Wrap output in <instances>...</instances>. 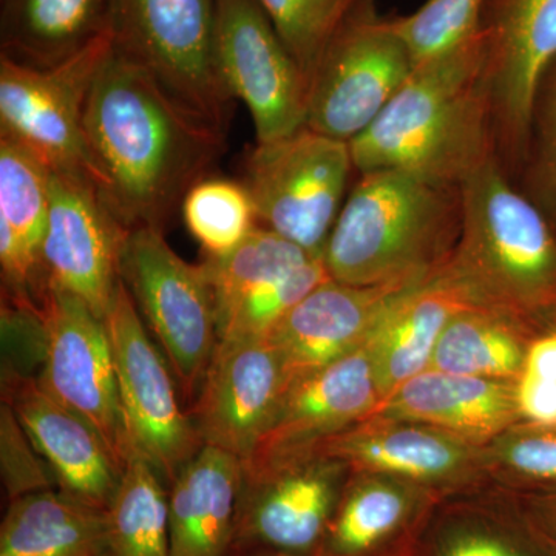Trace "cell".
Segmentation results:
<instances>
[{
    "instance_id": "cell-1",
    "label": "cell",
    "mask_w": 556,
    "mask_h": 556,
    "mask_svg": "<svg viewBox=\"0 0 556 556\" xmlns=\"http://www.w3.org/2000/svg\"><path fill=\"white\" fill-rule=\"evenodd\" d=\"M94 186L126 229L164 230L226 149V135L190 113L137 62L113 49L83 116Z\"/></svg>"
},
{
    "instance_id": "cell-2",
    "label": "cell",
    "mask_w": 556,
    "mask_h": 556,
    "mask_svg": "<svg viewBox=\"0 0 556 556\" xmlns=\"http://www.w3.org/2000/svg\"><path fill=\"white\" fill-rule=\"evenodd\" d=\"M484 25L452 53L416 65L367 130L348 142L354 169L399 170L460 188L496 155Z\"/></svg>"
},
{
    "instance_id": "cell-3",
    "label": "cell",
    "mask_w": 556,
    "mask_h": 556,
    "mask_svg": "<svg viewBox=\"0 0 556 556\" xmlns=\"http://www.w3.org/2000/svg\"><path fill=\"white\" fill-rule=\"evenodd\" d=\"M460 228L459 188L369 170L343 203L324 249L332 280L380 287L437 273Z\"/></svg>"
},
{
    "instance_id": "cell-4",
    "label": "cell",
    "mask_w": 556,
    "mask_h": 556,
    "mask_svg": "<svg viewBox=\"0 0 556 556\" xmlns=\"http://www.w3.org/2000/svg\"><path fill=\"white\" fill-rule=\"evenodd\" d=\"M460 228L439 274L478 309L507 314L556 303V239L497 155L460 185Z\"/></svg>"
},
{
    "instance_id": "cell-5",
    "label": "cell",
    "mask_w": 556,
    "mask_h": 556,
    "mask_svg": "<svg viewBox=\"0 0 556 556\" xmlns=\"http://www.w3.org/2000/svg\"><path fill=\"white\" fill-rule=\"evenodd\" d=\"M217 0H110L115 49L200 119L228 134L233 97L215 60Z\"/></svg>"
},
{
    "instance_id": "cell-6",
    "label": "cell",
    "mask_w": 556,
    "mask_h": 556,
    "mask_svg": "<svg viewBox=\"0 0 556 556\" xmlns=\"http://www.w3.org/2000/svg\"><path fill=\"white\" fill-rule=\"evenodd\" d=\"M119 277L167 358L182 397L192 401L218 343L214 299L203 266L179 257L164 230L138 228L124 240Z\"/></svg>"
},
{
    "instance_id": "cell-7",
    "label": "cell",
    "mask_w": 556,
    "mask_h": 556,
    "mask_svg": "<svg viewBox=\"0 0 556 556\" xmlns=\"http://www.w3.org/2000/svg\"><path fill=\"white\" fill-rule=\"evenodd\" d=\"M354 169L350 144L302 129L255 146L244 161L243 185L257 225L311 254H324Z\"/></svg>"
},
{
    "instance_id": "cell-8",
    "label": "cell",
    "mask_w": 556,
    "mask_h": 556,
    "mask_svg": "<svg viewBox=\"0 0 556 556\" xmlns=\"http://www.w3.org/2000/svg\"><path fill=\"white\" fill-rule=\"evenodd\" d=\"M104 324L115 358L127 450L144 457L169 486L204 444L179 404L178 383L166 357L121 278Z\"/></svg>"
},
{
    "instance_id": "cell-9",
    "label": "cell",
    "mask_w": 556,
    "mask_h": 556,
    "mask_svg": "<svg viewBox=\"0 0 556 556\" xmlns=\"http://www.w3.org/2000/svg\"><path fill=\"white\" fill-rule=\"evenodd\" d=\"M407 47L375 0H362L331 39L309 83L305 126L353 141L409 78Z\"/></svg>"
},
{
    "instance_id": "cell-10",
    "label": "cell",
    "mask_w": 556,
    "mask_h": 556,
    "mask_svg": "<svg viewBox=\"0 0 556 556\" xmlns=\"http://www.w3.org/2000/svg\"><path fill=\"white\" fill-rule=\"evenodd\" d=\"M113 49L109 31L56 67L33 68L0 56V134L31 150L54 174L94 186L84 108Z\"/></svg>"
},
{
    "instance_id": "cell-11",
    "label": "cell",
    "mask_w": 556,
    "mask_h": 556,
    "mask_svg": "<svg viewBox=\"0 0 556 556\" xmlns=\"http://www.w3.org/2000/svg\"><path fill=\"white\" fill-rule=\"evenodd\" d=\"M35 314L43 345L40 387L86 419L124 468L129 450L104 318L83 300L53 288L40 289Z\"/></svg>"
},
{
    "instance_id": "cell-12",
    "label": "cell",
    "mask_w": 556,
    "mask_h": 556,
    "mask_svg": "<svg viewBox=\"0 0 556 556\" xmlns=\"http://www.w3.org/2000/svg\"><path fill=\"white\" fill-rule=\"evenodd\" d=\"M215 60L230 94L247 104L258 144L305 126L308 80L257 0H217Z\"/></svg>"
},
{
    "instance_id": "cell-13",
    "label": "cell",
    "mask_w": 556,
    "mask_h": 556,
    "mask_svg": "<svg viewBox=\"0 0 556 556\" xmlns=\"http://www.w3.org/2000/svg\"><path fill=\"white\" fill-rule=\"evenodd\" d=\"M484 30L496 155L517 166L529 153L538 91L556 62V0H490Z\"/></svg>"
},
{
    "instance_id": "cell-14",
    "label": "cell",
    "mask_w": 556,
    "mask_h": 556,
    "mask_svg": "<svg viewBox=\"0 0 556 556\" xmlns=\"http://www.w3.org/2000/svg\"><path fill=\"white\" fill-rule=\"evenodd\" d=\"M127 232L94 186L51 172L38 294L42 288L60 289L104 318L121 278Z\"/></svg>"
},
{
    "instance_id": "cell-15",
    "label": "cell",
    "mask_w": 556,
    "mask_h": 556,
    "mask_svg": "<svg viewBox=\"0 0 556 556\" xmlns=\"http://www.w3.org/2000/svg\"><path fill=\"white\" fill-rule=\"evenodd\" d=\"M309 457L243 466L232 548L320 554L339 495L334 473Z\"/></svg>"
},
{
    "instance_id": "cell-16",
    "label": "cell",
    "mask_w": 556,
    "mask_h": 556,
    "mask_svg": "<svg viewBox=\"0 0 556 556\" xmlns=\"http://www.w3.org/2000/svg\"><path fill=\"white\" fill-rule=\"evenodd\" d=\"M288 388L283 362L268 339L217 343L190 419L204 445L247 463Z\"/></svg>"
},
{
    "instance_id": "cell-17",
    "label": "cell",
    "mask_w": 556,
    "mask_h": 556,
    "mask_svg": "<svg viewBox=\"0 0 556 556\" xmlns=\"http://www.w3.org/2000/svg\"><path fill=\"white\" fill-rule=\"evenodd\" d=\"M2 393L3 404L9 405L33 448L50 467L58 489L104 511L118 489L124 468L101 434L51 397L38 379L5 372Z\"/></svg>"
},
{
    "instance_id": "cell-18",
    "label": "cell",
    "mask_w": 556,
    "mask_h": 556,
    "mask_svg": "<svg viewBox=\"0 0 556 556\" xmlns=\"http://www.w3.org/2000/svg\"><path fill=\"white\" fill-rule=\"evenodd\" d=\"M426 278L380 287L329 278L311 291L268 338L283 362L289 387L364 345L391 303Z\"/></svg>"
},
{
    "instance_id": "cell-19",
    "label": "cell",
    "mask_w": 556,
    "mask_h": 556,
    "mask_svg": "<svg viewBox=\"0 0 556 556\" xmlns=\"http://www.w3.org/2000/svg\"><path fill=\"white\" fill-rule=\"evenodd\" d=\"M380 396L367 345L295 380L243 466L300 455L375 408Z\"/></svg>"
},
{
    "instance_id": "cell-20",
    "label": "cell",
    "mask_w": 556,
    "mask_h": 556,
    "mask_svg": "<svg viewBox=\"0 0 556 556\" xmlns=\"http://www.w3.org/2000/svg\"><path fill=\"white\" fill-rule=\"evenodd\" d=\"M473 308L438 270L394 300L365 342L380 396L390 399L409 379L427 371L450 320Z\"/></svg>"
},
{
    "instance_id": "cell-21",
    "label": "cell",
    "mask_w": 556,
    "mask_h": 556,
    "mask_svg": "<svg viewBox=\"0 0 556 556\" xmlns=\"http://www.w3.org/2000/svg\"><path fill=\"white\" fill-rule=\"evenodd\" d=\"M243 463L203 445L169 485L172 556H229Z\"/></svg>"
},
{
    "instance_id": "cell-22",
    "label": "cell",
    "mask_w": 556,
    "mask_h": 556,
    "mask_svg": "<svg viewBox=\"0 0 556 556\" xmlns=\"http://www.w3.org/2000/svg\"><path fill=\"white\" fill-rule=\"evenodd\" d=\"M387 413L466 437L497 433L518 412L517 390L496 379L428 369L404 383L387 402Z\"/></svg>"
},
{
    "instance_id": "cell-23",
    "label": "cell",
    "mask_w": 556,
    "mask_h": 556,
    "mask_svg": "<svg viewBox=\"0 0 556 556\" xmlns=\"http://www.w3.org/2000/svg\"><path fill=\"white\" fill-rule=\"evenodd\" d=\"M110 31V0H0V56L51 68Z\"/></svg>"
},
{
    "instance_id": "cell-24",
    "label": "cell",
    "mask_w": 556,
    "mask_h": 556,
    "mask_svg": "<svg viewBox=\"0 0 556 556\" xmlns=\"http://www.w3.org/2000/svg\"><path fill=\"white\" fill-rule=\"evenodd\" d=\"M104 511L53 486L11 497L0 556H101Z\"/></svg>"
},
{
    "instance_id": "cell-25",
    "label": "cell",
    "mask_w": 556,
    "mask_h": 556,
    "mask_svg": "<svg viewBox=\"0 0 556 556\" xmlns=\"http://www.w3.org/2000/svg\"><path fill=\"white\" fill-rule=\"evenodd\" d=\"M295 456L343 459L397 477L433 481L452 475L466 459V452L457 442L433 431L396 428L339 433Z\"/></svg>"
},
{
    "instance_id": "cell-26",
    "label": "cell",
    "mask_w": 556,
    "mask_h": 556,
    "mask_svg": "<svg viewBox=\"0 0 556 556\" xmlns=\"http://www.w3.org/2000/svg\"><path fill=\"white\" fill-rule=\"evenodd\" d=\"M420 518V503L402 486L362 482L339 500L318 556H387Z\"/></svg>"
},
{
    "instance_id": "cell-27",
    "label": "cell",
    "mask_w": 556,
    "mask_h": 556,
    "mask_svg": "<svg viewBox=\"0 0 556 556\" xmlns=\"http://www.w3.org/2000/svg\"><path fill=\"white\" fill-rule=\"evenodd\" d=\"M101 556H172L169 486L138 453L105 508Z\"/></svg>"
},
{
    "instance_id": "cell-28",
    "label": "cell",
    "mask_w": 556,
    "mask_h": 556,
    "mask_svg": "<svg viewBox=\"0 0 556 556\" xmlns=\"http://www.w3.org/2000/svg\"><path fill=\"white\" fill-rule=\"evenodd\" d=\"M314 257L317 255L262 226L252 230L228 254L207 257L201 266L214 299L217 327L249 295L288 276Z\"/></svg>"
},
{
    "instance_id": "cell-29",
    "label": "cell",
    "mask_w": 556,
    "mask_h": 556,
    "mask_svg": "<svg viewBox=\"0 0 556 556\" xmlns=\"http://www.w3.org/2000/svg\"><path fill=\"white\" fill-rule=\"evenodd\" d=\"M504 317L478 308L457 314L439 338L430 368L496 380L521 375L526 356Z\"/></svg>"
},
{
    "instance_id": "cell-30",
    "label": "cell",
    "mask_w": 556,
    "mask_h": 556,
    "mask_svg": "<svg viewBox=\"0 0 556 556\" xmlns=\"http://www.w3.org/2000/svg\"><path fill=\"white\" fill-rule=\"evenodd\" d=\"M417 556H552L533 519L527 525L486 514L445 515Z\"/></svg>"
},
{
    "instance_id": "cell-31",
    "label": "cell",
    "mask_w": 556,
    "mask_h": 556,
    "mask_svg": "<svg viewBox=\"0 0 556 556\" xmlns=\"http://www.w3.org/2000/svg\"><path fill=\"white\" fill-rule=\"evenodd\" d=\"M51 170L24 144L0 134V219L40 260L50 207Z\"/></svg>"
},
{
    "instance_id": "cell-32",
    "label": "cell",
    "mask_w": 556,
    "mask_h": 556,
    "mask_svg": "<svg viewBox=\"0 0 556 556\" xmlns=\"http://www.w3.org/2000/svg\"><path fill=\"white\" fill-rule=\"evenodd\" d=\"M181 214L207 257L228 254L258 226L248 189L230 179H201L182 201Z\"/></svg>"
},
{
    "instance_id": "cell-33",
    "label": "cell",
    "mask_w": 556,
    "mask_h": 556,
    "mask_svg": "<svg viewBox=\"0 0 556 556\" xmlns=\"http://www.w3.org/2000/svg\"><path fill=\"white\" fill-rule=\"evenodd\" d=\"M490 0H426L413 13L390 17L413 64L437 60L477 38Z\"/></svg>"
},
{
    "instance_id": "cell-34",
    "label": "cell",
    "mask_w": 556,
    "mask_h": 556,
    "mask_svg": "<svg viewBox=\"0 0 556 556\" xmlns=\"http://www.w3.org/2000/svg\"><path fill=\"white\" fill-rule=\"evenodd\" d=\"M303 76L313 78L318 62L362 0H257ZM309 91V90H308Z\"/></svg>"
},
{
    "instance_id": "cell-35",
    "label": "cell",
    "mask_w": 556,
    "mask_h": 556,
    "mask_svg": "<svg viewBox=\"0 0 556 556\" xmlns=\"http://www.w3.org/2000/svg\"><path fill=\"white\" fill-rule=\"evenodd\" d=\"M329 278L321 254L280 280L258 289L218 325V343L268 339L289 311Z\"/></svg>"
},
{
    "instance_id": "cell-36",
    "label": "cell",
    "mask_w": 556,
    "mask_h": 556,
    "mask_svg": "<svg viewBox=\"0 0 556 556\" xmlns=\"http://www.w3.org/2000/svg\"><path fill=\"white\" fill-rule=\"evenodd\" d=\"M515 390L519 415L533 426L556 428V331L529 348Z\"/></svg>"
},
{
    "instance_id": "cell-37",
    "label": "cell",
    "mask_w": 556,
    "mask_h": 556,
    "mask_svg": "<svg viewBox=\"0 0 556 556\" xmlns=\"http://www.w3.org/2000/svg\"><path fill=\"white\" fill-rule=\"evenodd\" d=\"M532 153L535 188L556 211V62L538 91L527 156Z\"/></svg>"
},
{
    "instance_id": "cell-38",
    "label": "cell",
    "mask_w": 556,
    "mask_h": 556,
    "mask_svg": "<svg viewBox=\"0 0 556 556\" xmlns=\"http://www.w3.org/2000/svg\"><path fill=\"white\" fill-rule=\"evenodd\" d=\"M30 439L22 430L9 405H2V466L9 497L36 490L51 489L53 475L47 473L46 463L33 456Z\"/></svg>"
},
{
    "instance_id": "cell-39",
    "label": "cell",
    "mask_w": 556,
    "mask_h": 556,
    "mask_svg": "<svg viewBox=\"0 0 556 556\" xmlns=\"http://www.w3.org/2000/svg\"><path fill=\"white\" fill-rule=\"evenodd\" d=\"M504 459L522 477L556 482V428H541L508 442Z\"/></svg>"
},
{
    "instance_id": "cell-40",
    "label": "cell",
    "mask_w": 556,
    "mask_h": 556,
    "mask_svg": "<svg viewBox=\"0 0 556 556\" xmlns=\"http://www.w3.org/2000/svg\"><path fill=\"white\" fill-rule=\"evenodd\" d=\"M532 519L541 532L556 536V492L538 497L533 504Z\"/></svg>"
},
{
    "instance_id": "cell-41",
    "label": "cell",
    "mask_w": 556,
    "mask_h": 556,
    "mask_svg": "<svg viewBox=\"0 0 556 556\" xmlns=\"http://www.w3.org/2000/svg\"><path fill=\"white\" fill-rule=\"evenodd\" d=\"M229 556H317L288 554V552L268 551V548H233Z\"/></svg>"
},
{
    "instance_id": "cell-42",
    "label": "cell",
    "mask_w": 556,
    "mask_h": 556,
    "mask_svg": "<svg viewBox=\"0 0 556 556\" xmlns=\"http://www.w3.org/2000/svg\"><path fill=\"white\" fill-rule=\"evenodd\" d=\"M544 536H546L548 547H551L552 556H556V536L546 535V533H544Z\"/></svg>"
}]
</instances>
